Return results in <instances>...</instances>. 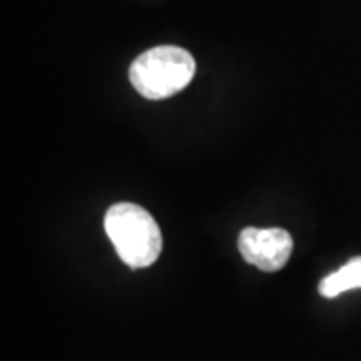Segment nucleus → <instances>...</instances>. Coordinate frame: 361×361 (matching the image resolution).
<instances>
[{
  "mask_svg": "<svg viewBox=\"0 0 361 361\" xmlns=\"http://www.w3.org/2000/svg\"><path fill=\"white\" fill-rule=\"evenodd\" d=\"M104 231L118 257L130 269H145L155 263L163 249V235L153 215L135 203H116L104 215Z\"/></svg>",
  "mask_w": 361,
  "mask_h": 361,
  "instance_id": "f257e3e1",
  "label": "nucleus"
},
{
  "mask_svg": "<svg viewBox=\"0 0 361 361\" xmlns=\"http://www.w3.org/2000/svg\"><path fill=\"white\" fill-rule=\"evenodd\" d=\"M193 54L180 47H155L142 52L129 68L130 85L149 101H163L185 89L195 77Z\"/></svg>",
  "mask_w": 361,
  "mask_h": 361,
  "instance_id": "f03ea898",
  "label": "nucleus"
},
{
  "mask_svg": "<svg viewBox=\"0 0 361 361\" xmlns=\"http://www.w3.org/2000/svg\"><path fill=\"white\" fill-rule=\"evenodd\" d=\"M237 247L247 263L255 265L261 271L273 273L287 265L293 253V237L279 227H271V229L245 227L239 233Z\"/></svg>",
  "mask_w": 361,
  "mask_h": 361,
  "instance_id": "7ed1b4c3",
  "label": "nucleus"
},
{
  "mask_svg": "<svg viewBox=\"0 0 361 361\" xmlns=\"http://www.w3.org/2000/svg\"><path fill=\"white\" fill-rule=\"evenodd\" d=\"M351 289H361V257L349 259L345 265L323 277L319 283V293L327 299H334Z\"/></svg>",
  "mask_w": 361,
  "mask_h": 361,
  "instance_id": "20e7f679",
  "label": "nucleus"
}]
</instances>
